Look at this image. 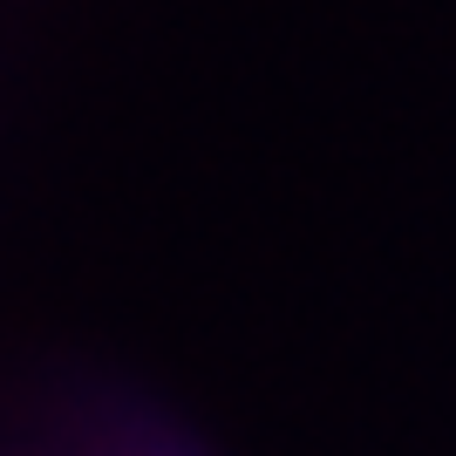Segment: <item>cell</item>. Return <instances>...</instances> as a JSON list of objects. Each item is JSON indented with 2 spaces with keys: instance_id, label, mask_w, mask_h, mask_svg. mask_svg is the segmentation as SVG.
<instances>
[{
  "instance_id": "6da1fadb",
  "label": "cell",
  "mask_w": 456,
  "mask_h": 456,
  "mask_svg": "<svg viewBox=\"0 0 456 456\" xmlns=\"http://www.w3.org/2000/svg\"><path fill=\"white\" fill-rule=\"evenodd\" d=\"M35 456H205V450L171 416H157L130 395H82L69 416H55Z\"/></svg>"
}]
</instances>
